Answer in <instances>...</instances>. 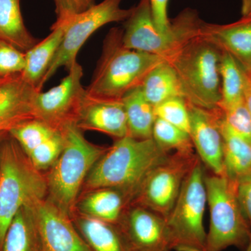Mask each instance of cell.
I'll return each mask as SVG.
<instances>
[{
	"instance_id": "8d00e7d4",
	"label": "cell",
	"mask_w": 251,
	"mask_h": 251,
	"mask_svg": "<svg viewBox=\"0 0 251 251\" xmlns=\"http://www.w3.org/2000/svg\"><path fill=\"white\" fill-rule=\"evenodd\" d=\"M242 15L251 16V0H242Z\"/></svg>"
},
{
	"instance_id": "ffe728a7",
	"label": "cell",
	"mask_w": 251,
	"mask_h": 251,
	"mask_svg": "<svg viewBox=\"0 0 251 251\" xmlns=\"http://www.w3.org/2000/svg\"><path fill=\"white\" fill-rule=\"evenodd\" d=\"M75 226L92 251H130L116 225L85 214L77 219Z\"/></svg>"
},
{
	"instance_id": "9c48e42d",
	"label": "cell",
	"mask_w": 251,
	"mask_h": 251,
	"mask_svg": "<svg viewBox=\"0 0 251 251\" xmlns=\"http://www.w3.org/2000/svg\"><path fill=\"white\" fill-rule=\"evenodd\" d=\"M199 160L195 151H175L168 155L150 171L130 205L143 206L166 219L186 176Z\"/></svg>"
},
{
	"instance_id": "1f68e13d",
	"label": "cell",
	"mask_w": 251,
	"mask_h": 251,
	"mask_svg": "<svg viewBox=\"0 0 251 251\" xmlns=\"http://www.w3.org/2000/svg\"><path fill=\"white\" fill-rule=\"evenodd\" d=\"M25 67V53L0 41V79L21 75Z\"/></svg>"
},
{
	"instance_id": "7402d4cb",
	"label": "cell",
	"mask_w": 251,
	"mask_h": 251,
	"mask_svg": "<svg viewBox=\"0 0 251 251\" xmlns=\"http://www.w3.org/2000/svg\"><path fill=\"white\" fill-rule=\"evenodd\" d=\"M122 100L126 115L128 135L137 139L152 138L156 119L154 106L145 98L140 87L127 92Z\"/></svg>"
},
{
	"instance_id": "836d02e7",
	"label": "cell",
	"mask_w": 251,
	"mask_h": 251,
	"mask_svg": "<svg viewBox=\"0 0 251 251\" xmlns=\"http://www.w3.org/2000/svg\"><path fill=\"white\" fill-rule=\"evenodd\" d=\"M154 24L161 32H166L171 27L168 6L170 0H149Z\"/></svg>"
},
{
	"instance_id": "277c9868",
	"label": "cell",
	"mask_w": 251,
	"mask_h": 251,
	"mask_svg": "<svg viewBox=\"0 0 251 251\" xmlns=\"http://www.w3.org/2000/svg\"><path fill=\"white\" fill-rule=\"evenodd\" d=\"M204 21L197 11L183 10L166 32H161L153 22L149 0H140L125 21L122 42L128 49L159 56L168 60L190 41L201 36Z\"/></svg>"
},
{
	"instance_id": "6da1fadb",
	"label": "cell",
	"mask_w": 251,
	"mask_h": 251,
	"mask_svg": "<svg viewBox=\"0 0 251 251\" xmlns=\"http://www.w3.org/2000/svg\"><path fill=\"white\" fill-rule=\"evenodd\" d=\"M168 155L153 138L128 135L117 139L100 157L87 175L86 184L91 189L119 190L130 204L150 171Z\"/></svg>"
},
{
	"instance_id": "e575fe53",
	"label": "cell",
	"mask_w": 251,
	"mask_h": 251,
	"mask_svg": "<svg viewBox=\"0 0 251 251\" xmlns=\"http://www.w3.org/2000/svg\"><path fill=\"white\" fill-rule=\"evenodd\" d=\"M238 202L251 229V179L237 185Z\"/></svg>"
},
{
	"instance_id": "30bf717a",
	"label": "cell",
	"mask_w": 251,
	"mask_h": 251,
	"mask_svg": "<svg viewBox=\"0 0 251 251\" xmlns=\"http://www.w3.org/2000/svg\"><path fill=\"white\" fill-rule=\"evenodd\" d=\"M122 0H103L68 20V25L60 47L50 67L44 83L60 68L68 71L77 62V56L87 39L99 28L108 23L125 21L133 8L122 9Z\"/></svg>"
},
{
	"instance_id": "7a4b0ae2",
	"label": "cell",
	"mask_w": 251,
	"mask_h": 251,
	"mask_svg": "<svg viewBox=\"0 0 251 251\" xmlns=\"http://www.w3.org/2000/svg\"><path fill=\"white\" fill-rule=\"evenodd\" d=\"M123 29H110L103 51L86 92L92 97L122 99L140 87L153 68L166 60L154 54L128 49L122 42Z\"/></svg>"
},
{
	"instance_id": "44dd1931",
	"label": "cell",
	"mask_w": 251,
	"mask_h": 251,
	"mask_svg": "<svg viewBox=\"0 0 251 251\" xmlns=\"http://www.w3.org/2000/svg\"><path fill=\"white\" fill-rule=\"evenodd\" d=\"M0 41L25 53L39 41L25 25L20 0H0Z\"/></svg>"
},
{
	"instance_id": "74e56055",
	"label": "cell",
	"mask_w": 251,
	"mask_h": 251,
	"mask_svg": "<svg viewBox=\"0 0 251 251\" xmlns=\"http://www.w3.org/2000/svg\"><path fill=\"white\" fill-rule=\"evenodd\" d=\"M7 134V133H3V134H0V145H1V141L4 139L5 135Z\"/></svg>"
},
{
	"instance_id": "603a6c76",
	"label": "cell",
	"mask_w": 251,
	"mask_h": 251,
	"mask_svg": "<svg viewBox=\"0 0 251 251\" xmlns=\"http://www.w3.org/2000/svg\"><path fill=\"white\" fill-rule=\"evenodd\" d=\"M129 204L125 194L119 190L100 188L85 198L81 209L85 215L117 226Z\"/></svg>"
},
{
	"instance_id": "8992f818",
	"label": "cell",
	"mask_w": 251,
	"mask_h": 251,
	"mask_svg": "<svg viewBox=\"0 0 251 251\" xmlns=\"http://www.w3.org/2000/svg\"><path fill=\"white\" fill-rule=\"evenodd\" d=\"M221 55L217 46L200 36L167 60L177 74L188 103L206 110L219 108Z\"/></svg>"
},
{
	"instance_id": "ac0fdd59",
	"label": "cell",
	"mask_w": 251,
	"mask_h": 251,
	"mask_svg": "<svg viewBox=\"0 0 251 251\" xmlns=\"http://www.w3.org/2000/svg\"><path fill=\"white\" fill-rule=\"evenodd\" d=\"M68 20L56 21L50 34L25 52V67L21 77L36 90L41 91L44 87L46 74L62 44Z\"/></svg>"
},
{
	"instance_id": "7c38bea8",
	"label": "cell",
	"mask_w": 251,
	"mask_h": 251,
	"mask_svg": "<svg viewBox=\"0 0 251 251\" xmlns=\"http://www.w3.org/2000/svg\"><path fill=\"white\" fill-rule=\"evenodd\" d=\"M40 236L42 251H92L70 216L52 201L42 200L31 206Z\"/></svg>"
},
{
	"instance_id": "5b68a950",
	"label": "cell",
	"mask_w": 251,
	"mask_h": 251,
	"mask_svg": "<svg viewBox=\"0 0 251 251\" xmlns=\"http://www.w3.org/2000/svg\"><path fill=\"white\" fill-rule=\"evenodd\" d=\"M60 130L64 148L52 165L48 190L50 201L71 216L84 179L108 148L87 141L75 122L64 125Z\"/></svg>"
},
{
	"instance_id": "2e32d148",
	"label": "cell",
	"mask_w": 251,
	"mask_h": 251,
	"mask_svg": "<svg viewBox=\"0 0 251 251\" xmlns=\"http://www.w3.org/2000/svg\"><path fill=\"white\" fill-rule=\"evenodd\" d=\"M201 37L227 52L244 69L251 74V16H242L236 22L226 25L204 22Z\"/></svg>"
},
{
	"instance_id": "d4e9b609",
	"label": "cell",
	"mask_w": 251,
	"mask_h": 251,
	"mask_svg": "<svg viewBox=\"0 0 251 251\" xmlns=\"http://www.w3.org/2000/svg\"><path fill=\"white\" fill-rule=\"evenodd\" d=\"M1 251H42L31 206L23 207L15 216L5 235Z\"/></svg>"
},
{
	"instance_id": "4dcf8cb0",
	"label": "cell",
	"mask_w": 251,
	"mask_h": 251,
	"mask_svg": "<svg viewBox=\"0 0 251 251\" xmlns=\"http://www.w3.org/2000/svg\"><path fill=\"white\" fill-rule=\"evenodd\" d=\"M220 109L222 110L226 123L238 135L251 144V115L245 99L227 108Z\"/></svg>"
},
{
	"instance_id": "5bb4252c",
	"label": "cell",
	"mask_w": 251,
	"mask_h": 251,
	"mask_svg": "<svg viewBox=\"0 0 251 251\" xmlns=\"http://www.w3.org/2000/svg\"><path fill=\"white\" fill-rule=\"evenodd\" d=\"M189 135L198 156L213 174L224 175V143L220 128L221 109L206 110L188 103Z\"/></svg>"
},
{
	"instance_id": "d6a6232c",
	"label": "cell",
	"mask_w": 251,
	"mask_h": 251,
	"mask_svg": "<svg viewBox=\"0 0 251 251\" xmlns=\"http://www.w3.org/2000/svg\"><path fill=\"white\" fill-rule=\"evenodd\" d=\"M57 21L69 19L93 5L94 0H54Z\"/></svg>"
},
{
	"instance_id": "ab89813d",
	"label": "cell",
	"mask_w": 251,
	"mask_h": 251,
	"mask_svg": "<svg viewBox=\"0 0 251 251\" xmlns=\"http://www.w3.org/2000/svg\"><path fill=\"white\" fill-rule=\"evenodd\" d=\"M7 80H9V79H0V85H1V84H2L3 82H4L5 81H6Z\"/></svg>"
},
{
	"instance_id": "f546056e",
	"label": "cell",
	"mask_w": 251,
	"mask_h": 251,
	"mask_svg": "<svg viewBox=\"0 0 251 251\" xmlns=\"http://www.w3.org/2000/svg\"><path fill=\"white\" fill-rule=\"evenodd\" d=\"M64 143V136L62 130H59L27 156L36 169L39 171L47 169L50 166H52L60 155Z\"/></svg>"
},
{
	"instance_id": "e0dca14e",
	"label": "cell",
	"mask_w": 251,
	"mask_h": 251,
	"mask_svg": "<svg viewBox=\"0 0 251 251\" xmlns=\"http://www.w3.org/2000/svg\"><path fill=\"white\" fill-rule=\"evenodd\" d=\"M39 92L21 75L0 85V134L9 133L19 124L35 118L34 100Z\"/></svg>"
},
{
	"instance_id": "f1b7e54d",
	"label": "cell",
	"mask_w": 251,
	"mask_h": 251,
	"mask_svg": "<svg viewBox=\"0 0 251 251\" xmlns=\"http://www.w3.org/2000/svg\"><path fill=\"white\" fill-rule=\"evenodd\" d=\"M155 115L189 134L188 102L184 97L168 99L154 107Z\"/></svg>"
},
{
	"instance_id": "9a60e30c",
	"label": "cell",
	"mask_w": 251,
	"mask_h": 251,
	"mask_svg": "<svg viewBox=\"0 0 251 251\" xmlns=\"http://www.w3.org/2000/svg\"><path fill=\"white\" fill-rule=\"evenodd\" d=\"M80 130H93L116 138L128 135L125 105L122 99L92 97L86 92L76 120Z\"/></svg>"
},
{
	"instance_id": "cb8c5ba5",
	"label": "cell",
	"mask_w": 251,
	"mask_h": 251,
	"mask_svg": "<svg viewBox=\"0 0 251 251\" xmlns=\"http://www.w3.org/2000/svg\"><path fill=\"white\" fill-rule=\"evenodd\" d=\"M144 96L153 106L174 97H184L177 74L166 60L153 68L140 86Z\"/></svg>"
},
{
	"instance_id": "8fae6325",
	"label": "cell",
	"mask_w": 251,
	"mask_h": 251,
	"mask_svg": "<svg viewBox=\"0 0 251 251\" xmlns=\"http://www.w3.org/2000/svg\"><path fill=\"white\" fill-rule=\"evenodd\" d=\"M83 69L77 62L59 85L37 92L34 100L35 118L59 130L71 122L76 124L86 94L81 83Z\"/></svg>"
},
{
	"instance_id": "3957f363",
	"label": "cell",
	"mask_w": 251,
	"mask_h": 251,
	"mask_svg": "<svg viewBox=\"0 0 251 251\" xmlns=\"http://www.w3.org/2000/svg\"><path fill=\"white\" fill-rule=\"evenodd\" d=\"M39 171L16 140L4 136L0 145V251L18 211L45 198L47 180Z\"/></svg>"
},
{
	"instance_id": "484cf974",
	"label": "cell",
	"mask_w": 251,
	"mask_h": 251,
	"mask_svg": "<svg viewBox=\"0 0 251 251\" xmlns=\"http://www.w3.org/2000/svg\"><path fill=\"white\" fill-rule=\"evenodd\" d=\"M221 100L219 108H225L244 99L246 72L232 55L222 51L220 64Z\"/></svg>"
},
{
	"instance_id": "ba28073f",
	"label": "cell",
	"mask_w": 251,
	"mask_h": 251,
	"mask_svg": "<svg viewBox=\"0 0 251 251\" xmlns=\"http://www.w3.org/2000/svg\"><path fill=\"white\" fill-rule=\"evenodd\" d=\"M204 173L200 159L186 176L179 197L165 219L173 250L206 251V232L203 219L207 196Z\"/></svg>"
},
{
	"instance_id": "60d3db41",
	"label": "cell",
	"mask_w": 251,
	"mask_h": 251,
	"mask_svg": "<svg viewBox=\"0 0 251 251\" xmlns=\"http://www.w3.org/2000/svg\"><path fill=\"white\" fill-rule=\"evenodd\" d=\"M250 77H251V75H250Z\"/></svg>"
},
{
	"instance_id": "d6986e66",
	"label": "cell",
	"mask_w": 251,
	"mask_h": 251,
	"mask_svg": "<svg viewBox=\"0 0 251 251\" xmlns=\"http://www.w3.org/2000/svg\"><path fill=\"white\" fill-rule=\"evenodd\" d=\"M220 128L224 143V175L237 185L251 179V144L231 128L223 113Z\"/></svg>"
},
{
	"instance_id": "4316f807",
	"label": "cell",
	"mask_w": 251,
	"mask_h": 251,
	"mask_svg": "<svg viewBox=\"0 0 251 251\" xmlns=\"http://www.w3.org/2000/svg\"><path fill=\"white\" fill-rule=\"evenodd\" d=\"M59 130L39 119L34 118L19 124L10 130L9 134L27 155Z\"/></svg>"
},
{
	"instance_id": "d590c367",
	"label": "cell",
	"mask_w": 251,
	"mask_h": 251,
	"mask_svg": "<svg viewBox=\"0 0 251 251\" xmlns=\"http://www.w3.org/2000/svg\"><path fill=\"white\" fill-rule=\"evenodd\" d=\"M244 99L251 115V77L246 73Z\"/></svg>"
},
{
	"instance_id": "83f0119b",
	"label": "cell",
	"mask_w": 251,
	"mask_h": 251,
	"mask_svg": "<svg viewBox=\"0 0 251 251\" xmlns=\"http://www.w3.org/2000/svg\"><path fill=\"white\" fill-rule=\"evenodd\" d=\"M152 138L163 151H194L192 140L184 130L156 117L153 125Z\"/></svg>"
},
{
	"instance_id": "f35d334b",
	"label": "cell",
	"mask_w": 251,
	"mask_h": 251,
	"mask_svg": "<svg viewBox=\"0 0 251 251\" xmlns=\"http://www.w3.org/2000/svg\"><path fill=\"white\" fill-rule=\"evenodd\" d=\"M246 251H251V240L250 244H249V247H248L247 250Z\"/></svg>"
},
{
	"instance_id": "52a82bcc",
	"label": "cell",
	"mask_w": 251,
	"mask_h": 251,
	"mask_svg": "<svg viewBox=\"0 0 251 251\" xmlns=\"http://www.w3.org/2000/svg\"><path fill=\"white\" fill-rule=\"evenodd\" d=\"M210 224L206 233V251H222L230 247L246 251L251 229L238 202L237 184L225 175L204 173Z\"/></svg>"
},
{
	"instance_id": "4fadbf2b",
	"label": "cell",
	"mask_w": 251,
	"mask_h": 251,
	"mask_svg": "<svg viewBox=\"0 0 251 251\" xmlns=\"http://www.w3.org/2000/svg\"><path fill=\"white\" fill-rule=\"evenodd\" d=\"M130 251H172L166 220L153 211L129 205L117 225Z\"/></svg>"
}]
</instances>
